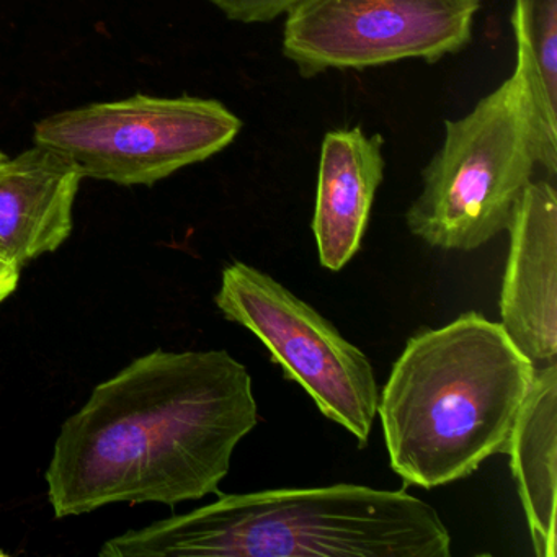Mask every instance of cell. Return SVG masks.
<instances>
[{"mask_svg": "<svg viewBox=\"0 0 557 557\" xmlns=\"http://www.w3.org/2000/svg\"><path fill=\"white\" fill-rule=\"evenodd\" d=\"M510 252L500 293L502 327L534 364L557 357V194L531 181L507 227Z\"/></svg>", "mask_w": 557, "mask_h": 557, "instance_id": "ba28073f", "label": "cell"}, {"mask_svg": "<svg viewBox=\"0 0 557 557\" xmlns=\"http://www.w3.org/2000/svg\"><path fill=\"white\" fill-rule=\"evenodd\" d=\"M239 116L218 100L135 96L48 116L35 145L63 152L84 178L152 185L233 145Z\"/></svg>", "mask_w": 557, "mask_h": 557, "instance_id": "5b68a950", "label": "cell"}, {"mask_svg": "<svg viewBox=\"0 0 557 557\" xmlns=\"http://www.w3.org/2000/svg\"><path fill=\"white\" fill-rule=\"evenodd\" d=\"M102 557H449L438 511L404 491L355 484L220 494L112 537Z\"/></svg>", "mask_w": 557, "mask_h": 557, "instance_id": "3957f363", "label": "cell"}, {"mask_svg": "<svg viewBox=\"0 0 557 557\" xmlns=\"http://www.w3.org/2000/svg\"><path fill=\"white\" fill-rule=\"evenodd\" d=\"M536 168L540 146L528 87L515 67L468 115L445 122V138L423 169L407 226L438 249H479L507 231Z\"/></svg>", "mask_w": 557, "mask_h": 557, "instance_id": "277c9868", "label": "cell"}, {"mask_svg": "<svg viewBox=\"0 0 557 557\" xmlns=\"http://www.w3.org/2000/svg\"><path fill=\"white\" fill-rule=\"evenodd\" d=\"M507 453L537 557H556L557 364L534 371Z\"/></svg>", "mask_w": 557, "mask_h": 557, "instance_id": "8fae6325", "label": "cell"}, {"mask_svg": "<svg viewBox=\"0 0 557 557\" xmlns=\"http://www.w3.org/2000/svg\"><path fill=\"white\" fill-rule=\"evenodd\" d=\"M383 146V136L367 135L361 128L324 136L312 233L319 262L331 272L344 269L363 243L384 177Z\"/></svg>", "mask_w": 557, "mask_h": 557, "instance_id": "30bf717a", "label": "cell"}, {"mask_svg": "<svg viewBox=\"0 0 557 557\" xmlns=\"http://www.w3.org/2000/svg\"><path fill=\"white\" fill-rule=\"evenodd\" d=\"M226 18L239 24H267L288 14L302 0H208Z\"/></svg>", "mask_w": 557, "mask_h": 557, "instance_id": "4fadbf2b", "label": "cell"}, {"mask_svg": "<svg viewBox=\"0 0 557 557\" xmlns=\"http://www.w3.org/2000/svg\"><path fill=\"white\" fill-rule=\"evenodd\" d=\"M22 267L9 260L0 252V302H4L12 293L17 292Z\"/></svg>", "mask_w": 557, "mask_h": 557, "instance_id": "5bb4252c", "label": "cell"}, {"mask_svg": "<svg viewBox=\"0 0 557 557\" xmlns=\"http://www.w3.org/2000/svg\"><path fill=\"white\" fill-rule=\"evenodd\" d=\"M83 178L67 156L47 146L17 158L0 152V252L24 269L60 249L73 231Z\"/></svg>", "mask_w": 557, "mask_h": 557, "instance_id": "9c48e42d", "label": "cell"}, {"mask_svg": "<svg viewBox=\"0 0 557 557\" xmlns=\"http://www.w3.org/2000/svg\"><path fill=\"white\" fill-rule=\"evenodd\" d=\"M227 321L252 332L273 363L298 383L332 422L367 446L377 416L380 387L370 358L327 319L272 276L231 263L214 296Z\"/></svg>", "mask_w": 557, "mask_h": 557, "instance_id": "8992f818", "label": "cell"}, {"mask_svg": "<svg viewBox=\"0 0 557 557\" xmlns=\"http://www.w3.org/2000/svg\"><path fill=\"white\" fill-rule=\"evenodd\" d=\"M257 423L252 377L226 350L136 358L61 426L47 471L54 515L221 494L234 449Z\"/></svg>", "mask_w": 557, "mask_h": 557, "instance_id": "6da1fadb", "label": "cell"}, {"mask_svg": "<svg viewBox=\"0 0 557 557\" xmlns=\"http://www.w3.org/2000/svg\"><path fill=\"white\" fill-rule=\"evenodd\" d=\"M534 371L479 312L410 338L377 403L391 468L425 488L469 478L507 451Z\"/></svg>", "mask_w": 557, "mask_h": 557, "instance_id": "7a4b0ae2", "label": "cell"}, {"mask_svg": "<svg viewBox=\"0 0 557 557\" xmlns=\"http://www.w3.org/2000/svg\"><path fill=\"white\" fill-rule=\"evenodd\" d=\"M517 67L528 87L540 168L557 174V0H515Z\"/></svg>", "mask_w": 557, "mask_h": 557, "instance_id": "7c38bea8", "label": "cell"}, {"mask_svg": "<svg viewBox=\"0 0 557 557\" xmlns=\"http://www.w3.org/2000/svg\"><path fill=\"white\" fill-rule=\"evenodd\" d=\"M481 0H302L286 14L283 57L305 79L406 60L438 63L472 40Z\"/></svg>", "mask_w": 557, "mask_h": 557, "instance_id": "52a82bcc", "label": "cell"}]
</instances>
